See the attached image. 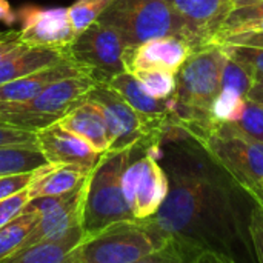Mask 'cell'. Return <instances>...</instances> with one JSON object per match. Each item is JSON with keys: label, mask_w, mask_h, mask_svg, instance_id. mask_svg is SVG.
Returning <instances> with one entry per match:
<instances>
[{"label": "cell", "mask_w": 263, "mask_h": 263, "mask_svg": "<svg viewBox=\"0 0 263 263\" xmlns=\"http://www.w3.org/2000/svg\"><path fill=\"white\" fill-rule=\"evenodd\" d=\"M170 191L151 220L170 237L236 263H257L250 225V194L185 133L159 148Z\"/></svg>", "instance_id": "cell-1"}, {"label": "cell", "mask_w": 263, "mask_h": 263, "mask_svg": "<svg viewBox=\"0 0 263 263\" xmlns=\"http://www.w3.org/2000/svg\"><path fill=\"white\" fill-rule=\"evenodd\" d=\"M227 52L222 45H208L190 54L176 74L174 119L176 128L199 143L216 128L211 106L220 89Z\"/></svg>", "instance_id": "cell-2"}, {"label": "cell", "mask_w": 263, "mask_h": 263, "mask_svg": "<svg viewBox=\"0 0 263 263\" xmlns=\"http://www.w3.org/2000/svg\"><path fill=\"white\" fill-rule=\"evenodd\" d=\"M134 149L108 151L91 170L85 185L82 208L85 237L94 236L116 222L134 219L122 188L123 171L131 162Z\"/></svg>", "instance_id": "cell-3"}, {"label": "cell", "mask_w": 263, "mask_h": 263, "mask_svg": "<svg viewBox=\"0 0 263 263\" xmlns=\"http://www.w3.org/2000/svg\"><path fill=\"white\" fill-rule=\"evenodd\" d=\"M170 239L151 219L122 220L85 237L74 253L79 263H134Z\"/></svg>", "instance_id": "cell-4"}, {"label": "cell", "mask_w": 263, "mask_h": 263, "mask_svg": "<svg viewBox=\"0 0 263 263\" xmlns=\"http://www.w3.org/2000/svg\"><path fill=\"white\" fill-rule=\"evenodd\" d=\"M88 99L96 102L103 111L109 136V151L134 148L148 151L160 146L163 139L176 129L166 122L140 114L103 83H97Z\"/></svg>", "instance_id": "cell-5"}, {"label": "cell", "mask_w": 263, "mask_h": 263, "mask_svg": "<svg viewBox=\"0 0 263 263\" xmlns=\"http://www.w3.org/2000/svg\"><path fill=\"white\" fill-rule=\"evenodd\" d=\"M97 20L114 28L128 46L170 35L186 42L182 22L168 0H111Z\"/></svg>", "instance_id": "cell-6"}, {"label": "cell", "mask_w": 263, "mask_h": 263, "mask_svg": "<svg viewBox=\"0 0 263 263\" xmlns=\"http://www.w3.org/2000/svg\"><path fill=\"white\" fill-rule=\"evenodd\" d=\"M200 145L243 190L263 180L262 142L243 137L227 123H220Z\"/></svg>", "instance_id": "cell-7"}, {"label": "cell", "mask_w": 263, "mask_h": 263, "mask_svg": "<svg viewBox=\"0 0 263 263\" xmlns=\"http://www.w3.org/2000/svg\"><path fill=\"white\" fill-rule=\"evenodd\" d=\"M126 48L128 45L114 28L96 20L77 34L66 55L91 72L97 83H106L111 77L125 72L123 54Z\"/></svg>", "instance_id": "cell-8"}, {"label": "cell", "mask_w": 263, "mask_h": 263, "mask_svg": "<svg viewBox=\"0 0 263 263\" xmlns=\"http://www.w3.org/2000/svg\"><path fill=\"white\" fill-rule=\"evenodd\" d=\"M122 188L133 217L146 220L154 217L166 200L170 182L159 159L145 149L136 148L123 171Z\"/></svg>", "instance_id": "cell-9"}, {"label": "cell", "mask_w": 263, "mask_h": 263, "mask_svg": "<svg viewBox=\"0 0 263 263\" xmlns=\"http://www.w3.org/2000/svg\"><path fill=\"white\" fill-rule=\"evenodd\" d=\"M15 14L22 25L18 29V39L26 48L52 49L66 55L68 48L77 37L68 8L25 5L20 6Z\"/></svg>", "instance_id": "cell-10"}, {"label": "cell", "mask_w": 263, "mask_h": 263, "mask_svg": "<svg viewBox=\"0 0 263 263\" xmlns=\"http://www.w3.org/2000/svg\"><path fill=\"white\" fill-rule=\"evenodd\" d=\"M85 185L86 180L76 190L52 196V197H39L29 200L31 206L37 211L39 220L28 237L23 240L20 248L43 242L55 240L68 234L76 227L82 225V208L85 199ZM18 248V250H20Z\"/></svg>", "instance_id": "cell-11"}, {"label": "cell", "mask_w": 263, "mask_h": 263, "mask_svg": "<svg viewBox=\"0 0 263 263\" xmlns=\"http://www.w3.org/2000/svg\"><path fill=\"white\" fill-rule=\"evenodd\" d=\"M182 22L188 45L202 49L216 45V40L234 9L233 0H168Z\"/></svg>", "instance_id": "cell-12"}, {"label": "cell", "mask_w": 263, "mask_h": 263, "mask_svg": "<svg viewBox=\"0 0 263 263\" xmlns=\"http://www.w3.org/2000/svg\"><path fill=\"white\" fill-rule=\"evenodd\" d=\"M191 52L193 48L180 37H159L128 46L123 54V66L129 74L142 69H162L177 74Z\"/></svg>", "instance_id": "cell-13"}, {"label": "cell", "mask_w": 263, "mask_h": 263, "mask_svg": "<svg viewBox=\"0 0 263 263\" xmlns=\"http://www.w3.org/2000/svg\"><path fill=\"white\" fill-rule=\"evenodd\" d=\"M35 142L48 163L77 165L92 170L103 156L88 142L62 128L57 122L35 131Z\"/></svg>", "instance_id": "cell-14"}, {"label": "cell", "mask_w": 263, "mask_h": 263, "mask_svg": "<svg viewBox=\"0 0 263 263\" xmlns=\"http://www.w3.org/2000/svg\"><path fill=\"white\" fill-rule=\"evenodd\" d=\"M97 82L91 74L83 72L72 77L62 79L48 86L42 94L28 102H20L28 111L55 117L60 120L65 114L85 103L89 92L94 89Z\"/></svg>", "instance_id": "cell-15"}, {"label": "cell", "mask_w": 263, "mask_h": 263, "mask_svg": "<svg viewBox=\"0 0 263 263\" xmlns=\"http://www.w3.org/2000/svg\"><path fill=\"white\" fill-rule=\"evenodd\" d=\"M256 83L250 71L227 54L222 69L220 89L211 106V119L216 125L231 123L240 114L248 92Z\"/></svg>", "instance_id": "cell-16"}, {"label": "cell", "mask_w": 263, "mask_h": 263, "mask_svg": "<svg viewBox=\"0 0 263 263\" xmlns=\"http://www.w3.org/2000/svg\"><path fill=\"white\" fill-rule=\"evenodd\" d=\"M88 72L85 68L72 62L71 59H65L52 66L39 69L32 74H28L26 77L17 79L14 82L5 83L0 86V102H28L35 99L39 94H42L48 86L52 83L72 77L77 74ZM91 74V72H88Z\"/></svg>", "instance_id": "cell-17"}, {"label": "cell", "mask_w": 263, "mask_h": 263, "mask_svg": "<svg viewBox=\"0 0 263 263\" xmlns=\"http://www.w3.org/2000/svg\"><path fill=\"white\" fill-rule=\"evenodd\" d=\"M103 85H106L112 91H116L128 105H131L140 114L156 119V120L166 122L168 125L176 128V119H174V105L176 103H174L173 97L165 99V100L151 97L142 88L139 80L126 71L111 77Z\"/></svg>", "instance_id": "cell-18"}, {"label": "cell", "mask_w": 263, "mask_h": 263, "mask_svg": "<svg viewBox=\"0 0 263 263\" xmlns=\"http://www.w3.org/2000/svg\"><path fill=\"white\" fill-rule=\"evenodd\" d=\"M57 123L66 131L88 142L97 153L105 154L109 151L106 120L102 108L96 102L88 99L85 103L65 114Z\"/></svg>", "instance_id": "cell-19"}, {"label": "cell", "mask_w": 263, "mask_h": 263, "mask_svg": "<svg viewBox=\"0 0 263 263\" xmlns=\"http://www.w3.org/2000/svg\"><path fill=\"white\" fill-rule=\"evenodd\" d=\"M89 173L91 170L77 165L46 163L34 171V177L26 191L31 200L60 196L80 186L88 179Z\"/></svg>", "instance_id": "cell-20"}, {"label": "cell", "mask_w": 263, "mask_h": 263, "mask_svg": "<svg viewBox=\"0 0 263 263\" xmlns=\"http://www.w3.org/2000/svg\"><path fill=\"white\" fill-rule=\"evenodd\" d=\"M83 240L85 234L80 225L60 239L43 240L20 248L0 260V263H65Z\"/></svg>", "instance_id": "cell-21"}, {"label": "cell", "mask_w": 263, "mask_h": 263, "mask_svg": "<svg viewBox=\"0 0 263 263\" xmlns=\"http://www.w3.org/2000/svg\"><path fill=\"white\" fill-rule=\"evenodd\" d=\"M65 59H68L65 54L52 49L26 48L20 45L0 59V86L26 77L39 69L52 66Z\"/></svg>", "instance_id": "cell-22"}, {"label": "cell", "mask_w": 263, "mask_h": 263, "mask_svg": "<svg viewBox=\"0 0 263 263\" xmlns=\"http://www.w3.org/2000/svg\"><path fill=\"white\" fill-rule=\"evenodd\" d=\"M46 163L37 145L0 146V177L32 173Z\"/></svg>", "instance_id": "cell-23"}, {"label": "cell", "mask_w": 263, "mask_h": 263, "mask_svg": "<svg viewBox=\"0 0 263 263\" xmlns=\"http://www.w3.org/2000/svg\"><path fill=\"white\" fill-rule=\"evenodd\" d=\"M39 220L37 211L28 205L8 223L0 228V260L17 251Z\"/></svg>", "instance_id": "cell-24"}, {"label": "cell", "mask_w": 263, "mask_h": 263, "mask_svg": "<svg viewBox=\"0 0 263 263\" xmlns=\"http://www.w3.org/2000/svg\"><path fill=\"white\" fill-rule=\"evenodd\" d=\"M200 253L196 247L171 237L162 248L134 263H196Z\"/></svg>", "instance_id": "cell-25"}, {"label": "cell", "mask_w": 263, "mask_h": 263, "mask_svg": "<svg viewBox=\"0 0 263 263\" xmlns=\"http://www.w3.org/2000/svg\"><path fill=\"white\" fill-rule=\"evenodd\" d=\"M227 125L243 137L263 143V106L260 103L247 99L237 119Z\"/></svg>", "instance_id": "cell-26"}, {"label": "cell", "mask_w": 263, "mask_h": 263, "mask_svg": "<svg viewBox=\"0 0 263 263\" xmlns=\"http://www.w3.org/2000/svg\"><path fill=\"white\" fill-rule=\"evenodd\" d=\"M263 20V0H257L254 3H250V5H245V6H239V8H234L217 40H216V45L227 35H231V34H237V32H245L251 25L257 23V22H262Z\"/></svg>", "instance_id": "cell-27"}, {"label": "cell", "mask_w": 263, "mask_h": 263, "mask_svg": "<svg viewBox=\"0 0 263 263\" xmlns=\"http://www.w3.org/2000/svg\"><path fill=\"white\" fill-rule=\"evenodd\" d=\"M142 88L154 99H170L176 91V74L162 69H142L133 72Z\"/></svg>", "instance_id": "cell-28"}, {"label": "cell", "mask_w": 263, "mask_h": 263, "mask_svg": "<svg viewBox=\"0 0 263 263\" xmlns=\"http://www.w3.org/2000/svg\"><path fill=\"white\" fill-rule=\"evenodd\" d=\"M111 0H77L68 8L74 31L79 34L92 25Z\"/></svg>", "instance_id": "cell-29"}, {"label": "cell", "mask_w": 263, "mask_h": 263, "mask_svg": "<svg viewBox=\"0 0 263 263\" xmlns=\"http://www.w3.org/2000/svg\"><path fill=\"white\" fill-rule=\"evenodd\" d=\"M225 52L251 72L254 80L263 79V48L242 46V45H222Z\"/></svg>", "instance_id": "cell-30"}, {"label": "cell", "mask_w": 263, "mask_h": 263, "mask_svg": "<svg viewBox=\"0 0 263 263\" xmlns=\"http://www.w3.org/2000/svg\"><path fill=\"white\" fill-rule=\"evenodd\" d=\"M29 196L28 191L23 190L11 197H6L3 200H0V228L8 223L11 219H14L29 202Z\"/></svg>", "instance_id": "cell-31"}, {"label": "cell", "mask_w": 263, "mask_h": 263, "mask_svg": "<svg viewBox=\"0 0 263 263\" xmlns=\"http://www.w3.org/2000/svg\"><path fill=\"white\" fill-rule=\"evenodd\" d=\"M8 145H37L35 133L0 123V146Z\"/></svg>", "instance_id": "cell-32"}, {"label": "cell", "mask_w": 263, "mask_h": 263, "mask_svg": "<svg viewBox=\"0 0 263 263\" xmlns=\"http://www.w3.org/2000/svg\"><path fill=\"white\" fill-rule=\"evenodd\" d=\"M34 177V171L32 173H25V174H15V176H6V177H0V200L11 197L23 190L28 188V185L31 183Z\"/></svg>", "instance_id": "cell-33"}, {"label": "cell", "mask_w": 263, "mask_h": 263, "mask_svg": "<svg viewBox=\"0 0 263 263\" xmlns=\"http://www.w3.org/2000/svg\"><path fill=\"white\" fill-rule=\"evenodd\" d=\"M250 233H251L256 260L257 263H263V211L259 206H254L253 210Z\"/></svg>", "instance_id": "cell-34"}, {"label": "cell", "mask_w": 263, "mask_h": 263, "mask_svg": "<svg viewBox=\"0 0 263 263\" xmlns=\"http://www.w3.org/2000/svg\"><path fill=\"white\" fill-rule=\"evenodd\" d=\"M217 45H242V46H254V48H263V32H237L223 37Z\"/></svg>", "instance_id": "cell-35"}, {"label": "cell", "mask_w": 263, "mask_h": 263, "mask_svg": "<svg viewBox=\"0 0 263 263\" xmlns=\"http://www.w3.org/2000/svg\"><path fill=\"white\" fill-rule=\"evenodd\" d=\"M22 43H20L17 29H8L5 32H0V59L6 55L8 52L14 51Z\"/></svg>", "instance_id": "cell-36"}, {"label": "cell", "mask_w": 263, "mask_h": 263, "mask_svg": "<svg viewBox=\"0 0 263 263\" xmlns=\"http://www.w3.org/2000/svg\"><path fill=\"white\" fill-rule=\"evenodd\" d=\"M17 18L15 11L11 8L8 0H0V22H3L5 25L11 26Z\"/></svg>", "instance_id": "cell-37"}, {"label": "cell", "mask_w": 263, "mask_h": 263, "mask_svg": "<svg viewBox=\"0 0 263 263\" xmlns=\"http://www.w3.org/2000/svg\"><path fill=\"white\" fill-rule=\"evenodd\" d=\"M245 191L250 194V197L253 199L256 206H259L263 211V180L259 182V183H256V185H253L251 188H248Z\"/></svg>", "instance_id": "cell-38"}, {"label": "cell", "mask_w": 263, "mask_h": 263, "mask_svg": "<svg viewBox=\"0 0 263 263\" xmlns=\"http://www.w3.org/2000/svg\"><path fill=\"white\" fill-rule=\"evenodd\" d=\"M196 263H236L234 260H230L223 256L214 254V253H200Z\"/></svg>", "instance_id": "cell-39"}, {"label": "cell", "mask_w": 263, "mask_h": 263, "mask_svg": "<svg viewBox=\"0 0 263 263\" xmlns=\"http://www.w3.org/2000/svg\"><path fill=\"white\" fill-rule=\"evenodd\" d=\"M248 99L260 103L263 106V79L260 80H256V83L253 85V88L250 89L248 92Z\"/></svg>", "instance_id": "cell-40"}, {"label": "cell", "mask_w": 263, "mask_h": 263, "mask_svg": "<svg viewBox=\"0 0 263 263\" xmlns=\"http://www.w3.org/2000/svg\"><path fill=\"white\" fill-rule=\"evenodd\" d=\"M248 31H254V32H263V20L262 22H257V23H254V25H251L245 32H248Z\"/></svg>", "instance_id": "cell-41"}, {"label": "cell", "mask_w": 263, "mask_h": 263, "mask_svg": "<svg viewBox=\"0 0 263 263\" xmlns=\"http://www.w3.org/2000/svg\"><path fill=\"white\" fill-rule=\"evenodd\" d=\"M233 2H234V8H239V6H245V5L254 3L257 0H233Z\"/></svg>", "instance_id": "cell-42"}, {"label": "cell", "mask_w": 263, "mask_h": 263, "mask_svg": "<svg viewBox=\"0 0 263 263\" xmlns=\"http://www.w3.org/2000/svg\"><path fill=\"white\" fill-rule=\"evenodd\" d=\"M65 263H79V260H77V256H76V253H74V251H72V254L69 256V259H68Z\"/></svg>", "instance_id": "cell-43"}]
</instances>
